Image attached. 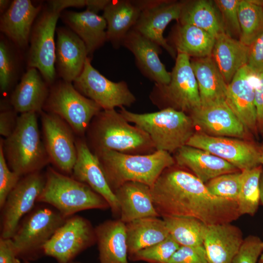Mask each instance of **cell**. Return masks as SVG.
<instances>
[{"mask_svg":"<svg viewBox=\"0 0 263 263\" xmlns=\"http://www.w3.org/2000/svg\"><path fill=\"white\" fill-rule=\"evenodd\" d=\"M155 209L162 217H184L207 226L231 223L241 216L237 201L212 194L194 174L165 169L150 187Z\"/></svg>","mask_w":263,"mask_h":263,"instance_id":"1","label":"cell"},{"mask_svg":"<svg viewBox=\"0 0 263 263\" xmlns=\"http://www.w3.org/2000/svg\"><path fill=\"white\" fill-rule=\"evenodd\" d=\"M94 152L113 191L128 182H140L151 187L162 172L175 163L170 153L163 150L145 155L108 150Z\"/></svg>","mask_w":263,"mask_h":263,"instance_id":"2","label":"cell"},{"mask_svg":"<svg viewBox=\"0 0 263 263\" xmlns=\"http://www.w3.org/2000/svg\"><path fill=\"white\" fill-rule=\"evenodd\" d=\"M37 113H21L15 130L2 141L3 152L10 169L22 177L40 170L50 162L41 140Z\"/></svg>","mask_w":263,"mask_h":263,"instance_id":"3","label":"cell"},{"mask_svg":"<svg viewBox=\"0 0 263 263\" xmlns=\"http://www.w3.org/2000/svg\"><path fill=\"white\" fill-rule=\"evenodd\" d=\"M119 112L128 122L135 124L149 135L156 150L176 151L186 145L195 132L190 116L172 108L137 113L121 107Z\"/></svg>","mask_w":263,"mask_h":263,"instance_id":"4","label":"cell"},{"mask_svg":"<svg viewBox=\"0 0 263 263\" xmlns=\"http://www.w3.org/2000/svg\"><path fill=\"white\" fill-rule=\"evenodd\" d=\"M86 132L94 151L108 150L125 153L154 148L145 132L130 125L115 109L101 110Z\"/></svg>","mask_w":263,"mask_h":263,"instance_id":"5","label":"cell"},{"mask_svg":"<svg viewBox=\"0 0 263 263\" xmlns=\"http://www.w3.org/2000/svg\"><path fill=\"white\" fill-rule=\"evenodd\" d=\"M45 175V186L37 202L53 206L66 218L80 211L105 209L109 207L101 196L73 177L51 167L48 168Z\"/></svg>","mask_w":263,"mask_h":263,"instance_id":"6","label":"cell"},{"mask_svg":"<svg viewBox=\"0 0 263 263\" xmlns=\"http://www.w3.org/2000/svg\"><path fill=\"white\" fill-rule=\"evenodd\" d=\"M43 109L60 117L79 137L84 135L92 119L102 110L72 83L64 80L51 88Z\"/></svg>","mask_w":263,"mask_h":263,"instance_id":"7","label":"cell"},{"mask_svg":"<svg viewBox=\"0 0 263 263\" xmlns=\"http://www.w3.org/2000/svg\"><path fill=\"white\" fill-rule=\"evenodd\" d=\"M150 98L158 106L166 102L169 108L189 114L201 107L198 86L188 56L177 54L169 83L155 84Z\"/></svg>","mask_w":263,"mask_h":263,"instance_id":"8","label":"cell"},{"mask_svg":"<svg viewBox=\"0 0 263 263\" xmlns=\"http://www.w3.org/2000/svg\"><path fill=\"white\" fill-rule=\"evenodd\" d=\"M74 83L78 92L104 110L130 106L136 100L126 82H114L107 78L92 65L89 57L81 73Z\"/></svg>","mask_w":263,"mask_h":263,"instance_id":"9","label":"cell"},{"mask_svg":"<svg viewBox=\"0 0 263 263\" xmlns=\"http://www.w3.org/2000/svg\"><path fill=\"white\" fill-rule=\"evenodd\" d=\"M60 14L50 7L43 11L36 20L30 38L28 66L37 69L46 82L50 84L56 75L55 33Z\"/></svg>","mask_w":263,"mask_h":263,"instance_id":"10","label":"cell"},{"mask_svg":"<svg viewBox=\"0 0 263 263\" xmlns=\"http://www.w3.org/2000/svg\"><path fill=\"white\" fill-rule=\"evenodd\" d=\"M67 218L57 210L47 207L34 210L19 225L11 238L17 255L43 250L45 244Z\"/></svg>","mask_w":263,"mask_h":263,"instance_id":"11","label":"cell"},{"mask_svg":"<svg viewBox=\"0 0 263 263\" xmlns=\"http://www.w3.org/2000/svg\"><path fill=\"white\" fill-rule=\"evenodd\" d=\"M40 171L22 176L8 195L2 208L1 238H12L21 218L33 208L44 187Z\"/></svg>","mask_w":263,"mask_h":263,"instance_id":"12","label":"cell"},{"mask_svg":"<svg viewBox=\"0 0 263 263\" xmlns=\"http://www.w3.org/2000/svg\"><path fill=\"white\" fill-rule=\"evenodd\" d=\"M40 114L43 142L50 162L61 171L72 173L77 156L74 132L57 115L47 112Z\"/></svg>","mask_w":263,"mask_h":263,"instance_id":"13","label":"cell"},{"mask_svg":"<svg viewBox=\"0 0 263 263\" xmlns=\"http://www.w3.org/2000/svg\"><path fill=\"white\" fill-rule=\"evenodd\" d=\"M186 145L207 151L241 171L260 165L258 146L244 139L214 136L197 132Z\"/></svg>","mask_w":263,"mask_h":263,"instance_id":"14","label":"cell"},{"mask_svg":"<svg viewBox=\"0 0 263 263\" xmlns=\"http://www.w3.org/2000/svg\"><path fill=\"white\" fill-rule=\"evenodd\" d=\"M94 240L95 230L90 223L80 216H71L45 244L42 250L59 263H69Z\"/></svg>","mask_w":263,"mask_h":263,"instance_id":"15","label":"cell"},{"mask_svg":"<svg viewBox=\"0 0 263 263\" xmlns=\"http://www.w3.org/2000/svg\"><path fill=\"white\" fill-rule=\"evenodd\" d=\"M142 10L132 29L154 41L165 49L172 56H176L174 49L163 36L168 24L173 20H179L183 1L141 0Z\"/></svg>","mask_w":263,"mask_h":263,"instance_id":"16","label":"cell"},{"mask_svg":"<svg viewBox=\"0 0 263 263\" xmlns=\"http://www.w3.org/2000/svg\"><path fill=\"white\" fill-rule=\"evenodd\" d=\"M258 74L246 64L227 84L225 102L246 130L258 132L254 102L255 86Z\"/></svg>","mask_w":263,"mask_h":263,"instance_id":"17","label":"cell"},{"mask_svg":"<svg viewBox=\"0 0 263 263\" xmlns=\"http://www.w3.org/2000/svg\"><path fill=\"white\" fill-rule=\"evenodd\" d=\"M75 146L77 156L73 169V177L87 185L101 196L113 212H120L118 201L107 181L97 156L81 138L75 139Z\"/></svg>","mask_w":263,"mask_h":263,"instance_id":"18","label":"cell"},{"mask_svg":"<svg viewBox=\"0 0 263 263\" xmlns=\"http://www.w3.org/2000/svg\"><path fill=\"white\" fill-rule=\"evenodd\" d=\"M189 116L195 127L209 135L243 139L248 132L225 100L201 106Z\"/></svg>","mask_w":263,"mask_h":263,"instance_id":"19","label":"cell"},{"mask_svg":"<svg viewBox=\"0 0 263 263\" xmlns=\"http://www.w3.org/2000/svg\"><path fill=\"white\" fill-rule=\"evenodd\" d=\"M134 55L136 63L143 74L160 85L168 84L171 72H168L161 61V47L136 31L131 29L122 44Z\"/></svg>","mask_w":263,"mask_h":263,"instance_id":"20","label":"cell"},{"mask_svg":"<svg viewBox=\"0 0 263 263\" xmlns=\"http://www.w3.org/2000/svg\"><path fill=\"white\" fill-rule=\"evenodd\" d=\"M56 63L63 80L72 83L81 73L88 56L83 41L73 31L65 28L56 30Z\"/></svg>","mask_w":263,"mask_h":263,"instance_id":"21","label":"cell"},{"mask_svg":"<svg viewBox=\"0 0 263 263\" xmlns=\"http://www.w3.org/2000/svg\"><path fill=\"white\" fill-rule=\"evenodd\" d=\"M174 159L179 166L190 169L205 184L217 176L238 170L229 162L207 151L187 145L176 151Z\"/></svg>","mask_w":263,"mask_h":263,"instance_id":"22","label":"cell"},{"mask_svg":"<svg viewBox=\"0 0 263 263\" xmlns=\"http://www.w3.org/2000/svg\"><path fill=\"white\" fill-rule=\"evenodd\" d=\"M244 239L241 230L231 223L208 226L204 246L208 263H233Z\"/></svg>","mask_w":263,"mask_h":263,"instance_id":"23","label":"cell"},{"mask_svg":"<svg viewBox=\"0 0 263 263\" xmlns=\"http://www.w3.org/2000/svg\"><path fill=\"white\" fill-rule=\"evenodd\" d=\"M118 201L120 220L125 224L147 217H158L150 187L137 182L125 183L114 191Z\"/></svg>","mask_w":263,"mask_h":263,"instance_id":"24","label":"cell"},{"mask_svg":"<svg viewBox=\"0 0 263 263\" xmlns=\"http://www.w3.org/2000/svg\"><path fill=\"white\" fill-rule=\"evenodd\" d=\"M40 11V6L31 0H14L0 17V29L17 46L25 47L28 44L33 22Z\"/></svg>","mask_w":263,"mask_h":263,"instance_id":"25","label":"cell"},{"mask_svg":"<svg viewBox=\"0 0 263 263\" xmlns=\"http://www.w3.org/2000/svg\"><path fill=\"white\" fill-rule=\"evenodd\" d=\"M142 10L141 0H110L103 10L107 23V40L118 48L136 23Z\"/></svg>","mask_w":263,"mask_h":263,"instance_id":"26","label":"cell"},{"mask_svg":"<svg viewBox=\"0 0 263 263\" xmlns=\"http://www.w3.org/2000/svg\"><path fill=\"white\" fill-rule=\"evenodd\" d=\"M49 91L38 70L30 68L12 93L11 105L20 114L30 112L41 113Z\"/></svg>","mask_w":263,"mask_h":263,"instance_id":"27","label":"cell"},{"mask_svg":"<svg viewBox=\"0 0 263 263\" xmlns=\"http://www.w3.org/2000/svg\"><path fill=\"white\" fill-rule=\"evenodd\" d=\"M198 86L201 106L225 100L227 84L211 56L190 59Z\"/></svg>","mask_w":263,"mask_h":263,"instance_id":"28","label":"cell"},{"mask_svg":"<svg viewBox=\"0 0 263 263\" xmlns=\"http://www.w3.org/2000/svg\"><path fill=\"white\" fill-rule=\"evenodd\" d=\"M249 46L226 33L215 38L211 56L228 84L247 63Z\"/></svg>","mask_w":263,"mask_h":263,"instance_id":"29","label":"cell"},{"mask_svg":"<svg viewBox=\"0 0 263 263\" xmlns=\"http://www.w3.org/2000/svg\"><path fill=\"white\" fill-rule=\"evenodd\" d=\"M63 18L83 41L88 55H92L107 40V23L102 16L86 9L80 12L66 11Z\"/></svg>","mask_w":263,"mask_h":263,"instance_id":"30","label":"cell"},{"mask_svg":"<svg viewBox=\"0 0 263 263\" xmlns=\"http://www.w3.org/2000/svg\"><path fill=\"white\" fill-rule=\"evenodd\" d=\"M100 263H128L125 224L120 220L105 222L95 229Z\"/></svg>","mask_w":263,"mask_h":263,"instance_id":"31","label":"cell"},{"mask_svg":"<svg viewBox=\"0 0 263 263\" xmlns=\"http://www.w3.org/2000/svg\"><path fill=\"white\" fill-rule=\"evenodd\" d=\"M125 227L128 252L132 255L169 235L165 221L157 217L138 219L125 224Z\"/></svg>","mask_w":263,"mask_h":263,"instance_id":"32","label":"cell"},{"mask_svg":"<svg viewBox=\"0 0 263 263\" xmlns=\"http://www.w3.org/2000/svg\"><path fill=\"white\" fill-rule=\"evenodd\" d=\"M180 24L194 25L215 38L226 33L219 10L211 1L198 0L183 1Z\"/></svg>","mask_w":263,"mask_h":263,"instance_id":"33","label":"cell"},{"mask_svg":"<svg viewBox=\"0 0 263 263\" xmlns=\"http://www.w3.org/2000/svg\"><path fill=\"white\" fill-rule=\"evenodd\" d=\"M215 38L194 25L180 24L173 36V42L177 53L190 57L200 58L211 56Z\"/></svg>","mask_w":263,"mask_h":263,"instance_id":"34","label":"cell"},{"mask_svg":"<svg viewBox=\"0 0 263 263\" xmlns=\"http://www.w3.org/2000/svg\"><path fill=\"white\" fill-rule=\"evenodd\" d=\"M169 235L180 245H204L208 226L200 220L189 217H163Z\"/></svg>","mask_w":263,"mask_h":263,"instance_id":"35","label":"cell"},{"mask_svg":"<svg viewBox=\"0 0 263 263\" xmlns=\"http://www.w3.org/2000/svg\"><path fill=\"white\" fill-rule=\"evenodd\" d=\"M259 165L241 171L240 189L237 199L238 210L241 216H254L257 212L260 202V180L263 172Z\"/></svg>","mask_w":263,"mask_h":263,"instance_id":"36","label":"cell"},{"mask_svg":"<svg viewBox=\"0 0 263 263\" xmlns=\"http://www.w3.org/2000/svg\"><path fill=\"white\" fill-rule=\"evenodd\" d=\"M239 40L249 46L263 32V9L257 0H240Z\"/></svg>","mask_w":263,"mask_h":263,"instance_id":"37","label":"cell"},{"mask_svg":"<svg viewBox=\"0 0 263 263\" xmlns=\"http://www.w3.org/2000/svg\"><path fill=\"white\" fill-rule=\"evenodd\" d=\"M241 171L224 174L206 183L212 194L225 199L237 201L241 183Z\"/></svg>","mask_w":263,"mask_h":263,"instance_id":"38","label":"cell"},{"mask_svg":"<svg viewBox=\"0 0 263 263\" xmlns=\"http://www.w3.org/2000/svg\"><path fill=\"white\" fill-rule=\"evenodd\" d=\"M180 245L169 235L163 241L134 254L137 260L153 263H167Z\"/></svg>","mask_w":263,"mask_h":263,"instance_id":"39","label":"cell"},{"mask_svg":"<svg viewBox=\"0 0 263 263\" xmlns=\"http://www.w3.org/2000/svg\"><path fill=\"white\" fill-rule=\"evenodd\" d=\"M240 0H216L214 3L218 9L226 33L240 37L238 8Z\"/></svg>","mask_w":263,"mask_h":263,"instance_id":"40","label":"cell"},{"mask_svg":"<svg viewBox=\"0 0 263 263\" xmlns=\"http://www.w3.org/2000/svg\"><path fill=\"white\" fill-rule=\"evenodd\" d=\"M16 65L9 46L3 40L0 41V87L6 92L11 87L15 75Z\"/></svg>","mask_w":263,"mask_h":263,"instance_id":"41","label":"cell"},{"mask_svg":"<svg viewBox=\"0 0 263 263\" xmlns=\"http://www.w3.org/2000/svg\"><path fill=\"white\" fill-rule=\"evenodd\" d=\"M22 177L12 171L5 159L2 141L0 142V207L2 209L6 200Z\"/></svg>","mask_w":263,"mask_h":263,"instance_id":"42","label":"cell"},{"mask_svg":"<svg viewBox=\"0 0 263 263\" xmlns=\"http://www.w3.org/2000/svg\"><path fill=\"white\" fill-rule=\"evenodd\" d=\"M262 241L255 235L244 239L233 263H257L262 252Z\"/></svg>","mask_w":263,"mask_h":263,"instance_id":"43","label":"cell"},{"mask_svg":"<svg viewBox=\"0 0 263 263\" xmlns=\"http://www.w3.org/2000/svg\"><path fill=\"white\" fill-rule=\"evenodd\" d=\"M167 263H208L204 246L180 245Z\"/></svg>","mask_w":263,"mask_h":263,"instance_id":"44","label":"cell"},{"mask_svg":"<svg viewBox=\"0 0 263 263\" xmlns=\"http://www.w3.org/2000/svg\"><path fill=\"white\" fill-rule=\"evenodd\" d=\"M247 65L257 74L263 71V32L249 46Z\"/></svg>","mask_w":263,"mask_h":263,"instance_id":"45","label":"cell"},{"mask_svg":"<svg viewBox=\"0 0 263 263\" xmlns=\"http://www.w3.org/2000/svg\"><path fill=\"white\" fill-rule=\"evenodd\" d=\"M254 102L258 132L263 135V71L257 75L255 86Z\"/></svg>","mask_w":263,"mask_h":263,"instance_id":"46","label":"cell"},{"mask_svg":"<svg viewBox=\"0 0 263 263\" xmlns=\"http://www.w3.org/2000/svg\"><path fill=\"white\" fill-rule=\"evenodd\" d=\"M13 110L7 109L1 111L0 113V134L5 138L11 134L15 130L19 116Z\"/></svg>","mask_w":263,"mask_h":263,"instance_id":"47","label":"cell"},{"mask_svg":"<svg viewBox=\"0 0 263 263\" xmlns=\"http://www.w3.org/2000/svg\"><path fill=\"white\" fill-rule=\"evenodd\" d=\"M11 238H0V263H20Z\"/></svg>","mask_w":263,"mask_h":263,"instance_id":"48","label":"cell"},{"mask_svg":"<svg viewBox=\"0 0 263 263\" xmlns=\"http://www.w3.org/2000/svg\"><path fill=\"white\" fill-rule=\"evenodd\" d=\"M49 7L53 10L60 13L68 7H82L86 6L87 0H55L49 1Z\"/></svg>","mask_w":263,"mask_h":263,"instance_id":"49","label":"cell"},{"mask_svg":"<svg viewBox=\"0 0 263 263\" xmlns=\"http://www.w3.org/2000/svg\"><path fill=\"white\" fill-rule=\"evenodd\" d=\"M111 0H87V9L97 13L99 11L104 10Z\"/></svg>","mask_w":263,"mask_h":263,"instance_id":"50","label":"cell"},{"mask_svg":"<svg viewBox=\"0 0 263 263\" xmlns=\"http://www.w3.org/2000/svg\"><path fill=\"white\" fill-rule=\"evenodd\" d=\"M11 2L8 0H0V12L3 14L9 8Z\"/></svg>","mask_w":263,"mask_h":263,"instance_id":"51","label":"cell"},{"mask_svg":"<svg viewBox=\"0 0 263 263\" xmlns=\"http://www.w3.org/2000/svg\"><path fill=\"white\" fill-rule=\"evenodd\" d=\"M260 202L263 206V171L260 180Z\"/></svg>","mask_w":263,"mask_h":263,"instance_id":"52","label":"cell"},{"mask_svg":"<svg viewBox=\"0 0 263 263\" xmlns=\"http://www.w3.org/2000/svg\"><path fill=\"white\" fill-rule=\"evenodd\" d=\"M258 150L259 152V160L260 164L263 165V143L259 146H258Z\"/></svg>","mask_w":263,"mask_h":263,"instance_id":"53","label":"cell"},{"mask_svg":"<svg viewBox=\"0 0 263 263\" xmlns=\"http://www.w3.org/2000/svg\"><path fill=\"white\" fill-rule=\"evenodd\" d=\"M262 252L258 260V263H263V240L262 241Z\"/></svg>","mask_w":263,"mask_h":263,"instance_id":"54","label":"cell"},{"mask_svg":"<svg viewBox=\"0 0 263 263\" xmlns=\"http://www.w3.org/2000/svg\"><path fill=\"white\" fill-rule=\"evenodd\" d=\"M258 3L262 6L263 9V0H257Z\"/></svg>","mask_w":263,"mask_h":263,"instance_id":"55","label":"cell"},{"mask_svg":"<svg viewBox=\"0 0 263 263\" xmlns=\"http://www.w3.org/2000/svg\"><path fill=\"white\" fill-rule=\"evenodd\" d=\"M26 263H29L28 262H26Z\"/></svg>","mask_w":263,"mask_h":263,"instance_id":"56","label":"cell"}]
</instances>
